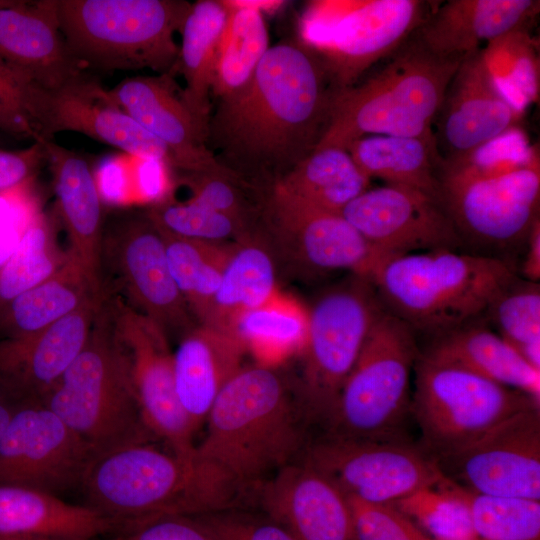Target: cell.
Listing matches in <instances>:
<instances>
[{"label": "cell", "instance_id": "obj_1", "mask_svg": "<svg viewBox=\"0 0 540 540\" xmlns=\"http://www.w3.org/2000/svg\"><path fill=\"white\" fill-rule=\"evenodd\" d=\"M335 90L298 37L270 46L248 84L209 116L207 148L228 172L270 190L319 144Z\"/></svg>", "mask_w": 540, "mask_h": 540}, {"label": "cell", "instance_id": "obj_2", "mask_svg": "<svg viewBox=\"0 0 540 540\" xmlns=\"http://www.w3.org/2000/svg\"><path fill=\"white\" fill-rule=\"evenodd\" d=\"M87 506L122 523L163 514L202 515L235 508L244 489L194 452L181 456L151 442L98 456L81 484Z\"/></svg>", "mask_w": 540, "mask_h": 540}, {"label": "cell", "instance_id": "obj_3", "mask_svg": "<svg viewBox=\"0 0 540 540\" xmlns=\"http://www.w3.org/2000/svg\"><path fill=\"white\" fill-rule=\"evenodd\" d=\"M274 366H243L223 387L195 452L244 490L296 461L304 444L302 416Z\"/></svg>", "mask_w": 540, "mask_h": 540}, {"label": "cell", "instance_id": "obj_4", "mask_svg": "<svg viewBox=\"0 0 540 540\" xmlns=\"http://www.w3.org/2000/svg\"><path fill=\"white\" fill-rule=\"evenodd\" d=\"M382 61L363 81L334 92L316 148L346 150L367 135L435 139V118L462 60L434 54L413 34Z\"/></svg>", "mask_w": 540, "mask_h": 540}, {"label": "cell", "instance_id": "obj_5", "mask_svg": "<svg viewBox=\"0 0 540 540\" xmlns=\"http://www.w3.org/2000/svg\"><path fill=\"white\" fill-rule=\"evenodd\" d=\"M516 276L512 261L441 249L391 258L372 283L385 311L434 338L482 317Z\"/></svg>", "mask_w": 540, "mask_h": 540}, {"label": "cell", "instance_id": "obj_6", "mask_svg": "<svg viewBox=\"0 0 540 540\" xmlns=\"http://www.w3.org/2000/svg\"><path fill=\"white\" fill-rule=\"evenodd\" d=\"M42 402L96 457L155 439L144 422L129 356L104 298L85 346Z\"/></svg>", "mask_w": 540, "mask_h": 540}, {"label": "cell", "instance_id": "obj_7", "mask_svg": "<svg viewBox=\"0 0 540 540\" xmlns=\"http://www.w3.org/2000/svg\"><path fill=\"white\" fill-rule=\"evenodd\" d=\"M64 39L83 68L176 73L183 0H57Z\"/></svg>", "mask_w": 540, "mask_h": 540}, {"label": "cell", "instance_id": "obj_8", "mask_svg": "<svg viewBox=\"0 0 540 540\" xmlns=\"http://www.w3.org/2000/svg\"><path fill=\"white\" fill-rule=\"evenodd\" d=\"M437 2L312 0L299 19L298 39L322 61L335 91L354 85L403 45Z\"/></svg>", "mask_w": 540, "mask_h": 540}, {"label": "cell", "instance_id": "obj_9", "mask_svg": "<svg viewBox=\"0 0 540 540\" xmlns=\"http://www.w3.org/2000/svg\"><path fill=\"white\" fill-rule=\"evenodd\" d=\"M418 356L413 331L384 310L340 389L326 421L328 434L401 439V427L411 408V370Z\"/></svg>", "mask_w": 540, "mask_h": 540}, {"label": "cell", "instance_id": "obj_10", "mask_svg": "<svg viewBox=\"0 0 540 540\" xmlns=\"http://www.w3.org/2000/svg\"><path fill=\"white\" fill-rule=\"evenodd\" d=\"M411 410L436 461L538 400L480 375L419 355Z\"/></svg>", "mask_w": 540, "mask_h": 540}, {"label": "cell", "instance_id": "obj_11", "mask_svg": "<svg viewBox=\"0 0 540 540\" xmlns=\"http://www.w3.org/2000/svg\"><path fill=\"white\" fill-rule=\"evenodd\" d=\"M384 308L373 283L354 278L323 294L308 310L303 403L327 421L366 337Z\"/></svg>", "mask_w": 540, "mask_h": 540}, {"label": "cell", "instance_id": "obj_12", "mask_svg": "<svg viewBox=\"0 0 540 540\" xmlns=\"http://www.w3.org/2000/svg\"><path fill=\"white\" fill-rule=\"evenodd\" d=\"M349 498L390 504L441 482L436 460L403 439H356L327 434L303 458Z\"/></svg>", "mask_w": 540, "mask_h": 540}, {"label": "cell", "instance_id": "obj_13", "mask_svg": "<svg viewBox=\"0 0 540 540\" xmlns=\"http://www.w3.org/2000/svg\"><path fill=\"white\" fill-rule=\"evenodd\" d=\"M108 274L112 290L122 293L116 296L166 334L191 329L190 310L170 273L163 237L147 213L124 216L104 227L101 279Z\"/></svg>", "mask_w": 540, "mask_h": 540}, {"label": "cell", "instance_id": "obj_14", "mask_svg": "<svg viewBox=\"0 0 540 540\" xmlns=\"http://www.w3.org/2000/svg\"><path fill=\"white\" fill-rule=\"evenodd\" d=\"M92 449L41 400L19 407L0 438V484L54 495L81 487Z\"/></svg>", "mask_w": 540, "mask_h": 540}, {"label": "cell", "instance_id": "obj_15", "mask_svg": "<svg viewBox=\"0 0 540 540\" xmlns=\"http://www.w3.org/2000/svg\"><path fill=\"white\" fill-rule=\"evenodd\" d=\"M114 332L127 351L144 422L168 450L181 456L195 452L193 426L175 389L173 352L166 332L120 297L105 294Z\"/></svg>", "mask_w": 540, "mask_h": 540}, {"label": "cell", "instance_id": "obj_16", "mask_svg": "<svg viewBox=\"0 0 540 540\" xmlns=\"http://www.w3.org/2000/svg\"><path fill=\"white\" fill-rule=\"evenodd\" d=\"M436 462L472 492L540 500V407L510 415Z\"/></svg>", "mask_w": 540, "mask_h": 540}, {"label": "cell", "instance_id": "obj_17", "mask_svg": "<svg viewBox=\"0 0 540 540\" xmlns=\"http://www.w3.org/2000/svg\"><path fill=\"white\" fill-rule=\"evenodd\" d=\"M30 115L36 141L53 140L65 131L77 132L127 154L162 159L173 168L167 147L127 115L108 90L84 71L55 89L33 84Z\"/></svg>", "mask_w": 540, "mask_h": 540}, {"label": "cell", "instance_id": "obj_18", "mask_svg": "<svg viewBox=\"0 0 540 540\" xmlns=\"http://www.w3.org/2000/svg\"><path fill=\"white\" fill-rule=\"evenodd\" d=\"M441 202L463 244L504 249L526 243L539 218L540 165L492 179L441 183Z\"/></svg>", "mask_w": 540, "mask_h": 540}, {"label": "cell", "instance_id": "obj_19", "mask_svg": "<svg viewBox=\"0 0 540 540\" xmlns=\"http://www.w3.org/2000/svg\"><path fill=\"white\" fill-rule=\"evenodd\" d=\"M340 213L389 258L463 244L442 202L411 188H369Z\"/></svg>", "mask_w": 540, "mask_h": 540}, {"label": "cell", "instance_id": "obj_20", "mask_svg": "<svg viewBox=\"0 0 540 540\" xmlns=\"http://www.w3.org/2000/svg\"><path fill=\"white\" fill-rule=\"evenodd\" d=\"M256 487L264 514L296 540H355L349 498L304 459Z\"/></svg>", "mask_w": 540, "mask_h": 540}, {"label": "cell", "instance_id": "obj_21", "mask_svg": "<svg viewBox=\"0 0 540 540\" xmlns=\"http://www.w3.org/2000/svg\"><path fill=\"white\" fill-rule=\"evenodd\" d=\"M266 215L281 235L296 244L299 257L322 272L350 270L371 282L389 259L341 215L272 190Z\"/></svg>", "mask_w": 540, "mask_h": 540}, {"label": "cell", "instance_id": "obj_22", "mask_svg": "<svg viewBox=\"0 0 540 540\" xmlns=\"http://www.w3.org/2000/svg\"><path fill=\"white\" fill-rule=\"evenodd\" d=\"M524 114L499 91L481 49L459 64L435 118L434 136L443 160L456 158L520 125Z\"/></svg>", "mask_w": 540, "mask_h": 540}, {"label": "cell", "instance_id": "obj_23", "mask_svg": "<svg viewBox=\"0 0 540 540\" xmlns=\"http://www.w3.org/2000/svg\"><path fill=\"white\" fill-rule=\"evenodd\" d=\"M173 74L126 78L109 95L137 124L169 150L185 173L222 167L206 144V126L192 113Z\"/></svg>", "mask_w": 540, "mask_h": 540}, {"label": "cell", "instance_id": "obj_24", "mask_svg": "<svg viewBox=\"0 0 540 540\" xmlns=\"http://www.w3.org/2000/svg\"><path fill=\"white\" fill-rule=\"evenodd\" d=\"M103 295L45 329L0 340V380L24 400H43L76 359L89 337Z\"/></svg>", "mask_w": 540, "mask_h": 540}, {"label": "cell", "instance_id": "obj_25", "mask_svg": "<svg viewBox=\"0 0 540 540\" xmlns=\"http://www.w3.org/2000/svg\"><path fill=\"white\" fill-rule=\"evenodd\" d=\"M0 56L43 89L58 88L84 69L61 32L57 0L0 5Z\"/></svg>", "mask_w": 540, "mask_h": 540}, {"label": "cell", "instance_id": "obj_26", "mask_svg": "<svg viewBox=\"0 0 540 540\" xmlns=\"http://www.w3.org/2000/svg\"><path fill=\"white\" fill-rule=\"evenodd\" d=\"M538 0H449L437 4L414 35L434 54L463 60L492 40L530 28Z\"/></svg>", "mask_w": 540, "mask_h": 540}, {"label": "cell", "instance_id": "obj_27", "mask_svg": "<svg viewBox=\"0 0 540 540\" xmlns=\"http://www.w3.org/2000/svg\"><path fill=\"white\" fill-rule=\"evenodd\" d=\"M40 141L45 147L46 165L52 174L56 194L55 211L70 242L68 253L81 265L93 289L103 294V204L92 168L83 157L53 140Z\"/></svg>", "mask_w": 540, "mask_h": 540}, {"label": "cell", "instance_id": "obj_28", "mask_svg": "<svg viewBox=\"0 0 540 540\" xmlns=\"http://www.w3.org/2000/svg\"><path fill=\"white\" fill-rule=\"evenodd\" d=\"M246 349L232 333L208 325L187 331L173 352L176 394L197 432L217 396L243 367Z\"/></svg>", "mask_w": 540, "mask_h": 540}, {"label": "cell", "instance_id": "obj_29", "mask_svg": "<svg viewBox=\"0 0 540 540\" xmlns=\"http://www.w3.org/2000/svg\"><path fill=\"white\" fill-rule=\"evenodd\" d=\"M118 524L87 505L38 489L0 484V536L89 540Z\"/></svg>", "mask_w": 540, "mask_h": 540}, {"label": "cell", "instance_id": "obj_30", "mask_svg": "<svg viewBox=\"0 0 540 540\" xmlns=\"http://www.w3.org/2000/svg\"><path fill=\"white\" fill-rule=\"evenodd\" d=\"M421 355L466 369L540 401V370L479 320L432 338Z\"/></svg>", "mask_w": 540, "mask_h": 540}, {"label": "cell", "instance_id": "obj_31", "mask_svg": "<svg viewBox=\"0 0 540 540\" xmlns=\"http://www.w3.org/2000/svg\"><path fill=\"white\" fill-rule=\"evenodd\" d=\"M346 150L368 179L378 178L441 201L443 159L435 139L367 135L351 142Z\"/></svg>", "mask_w": 540, "mask_h": 540}, {"label": "cell", "instance_id": "obj_32", "mask_svg": "<svg viewBox=\"0 0 540 540\" xmlns=\"http://www.w3.org/2000/svg\"><path fill=\"white\" fill-rule=\"evenodd\" d=\"M227 13L223 0H198L191 3L180 32L182 42L176 73H181L185 80L182 97L206 128L218 46Z\"/></svg>", "mask_w": 540, "mask_h": 540}, {"label": "cell", "instance_id": "obj_33", "mask_svg": "<svg viewBox=\"0 0 540 540\" xmlns=\"http://www.w3.org/2000/svg\"><path fill=\"white\" fill-rule=\"evenodd\" d=\"M97 295L103 294L93 289L81 265L68 253L60 268L17 297L0 315V340L37 333Z\"/></svg>", "mask_w": 540, "mask_h": 540}, {"label": "cell", "instance_id": "obj_34", "mask_svg": "<svg viewBox=\"0 0 540 540\" xmlns=\"http://www.w3.org/2000/svg\"><path fill=\"white\" fill-rule=\"evenodd\" d=\"M368 179L349 152L337 147L316 148L272 190L314 207L340 213L369 189Z\"/></svg>", "mask_w": 540, "mask_h": 540}, {"label": "cell", "instance_id": "obj_35", "mask_svg": "<svg viewBox=\"0 0 540 540\" xmlns=\"http://www.w3.org/2000/svg\"><path fill=\"white\" fill-rule=\"evenodd\" d=\"M228 8L220 38L211 93L219 100L243 89L270 48L263 13L239 0H223Z\"/></svg>", "mask_w": 540, "mask_h": 540}, {"label": "cell", "instance_id": "obj_36", "mask_svg": "<svg viewBox=\"0 0 540 540\" xmlns=\"http://www.w3.org/2000/svg\"><path fill=\"white\" fill-rule=\"evenodd\" d=\"M307 329L308 310L277 290L267 301L243 314L232 334L259 364L275 366L302 352Z\"/></svg>", "mask_w": 540, "mask_h": 540}, {"label": "cell", "instance_id": "obj_37", "mask_svg": "<svg viewBox=\"0 0 540 540\" xmlns=\"http://www.w3.org/2000/svg\"><path fill=\"white\" fill-rule=\"evenodd\" d=\"M274 267L261 247H235L225 267L208 314L201 323L232 333L238 319L275 292Z\"/></svg>", "mask_w": 540, "mask_h": 540}, {"label": "cell", "instance_id": "obj_38", "mask_svg": "<svg viewBox=\"0 0 540 540\" xmlns=\"http://www.w3.org/2000/svg\"><path fill=\"white\" fill-rule=\"evenodd\" d=\"M158 229L172 278L190 312L203 323L235 247L184 238Z\"/></svg>", "mask_w": 540, "mask_h": 540}, {"label": "cell", "instance_id": "obj_39", "mask_svg": "<svg viewBox=\"0 0 540 540\" xmlns=\"http://www.w3.org/2000/svg\"><path fill=\"white\" fill-rule=\"evenodd\" d=\"M55 208L41 210L18 248L0 267V315L21 294L52 275L68 258L57 245Z\"/></svg>", "mask_w": 540, "mask_h": 540}, {"label": "cell", "instance_id": "obj_40", "mask_svg": "<svg viewBox=\"0 0 540 540\" xmlns=\"http://www.w3.org/2000/svg\"><path fill=\"white\" fill-rule=\"evenodd\" d=\"M484 64L503 96L521 113L540 91L539 45L529 28L510 31L481 49Z\"/></svg>", "mask_w": 540, "mask_h": 540}, {"label": "cell", "instance_id": "obj_41", "mask_svg": "<svg viewBox=\"0 0 540 540\" xmlns=\"http://www.w3.org/2000/svg\"><path fill=\"white\" fill-rule=\"evenodd\" d=\"M393 505L433 540H478L466 488L447 476Z\"/></svg>", "mask_w": 540, "mask_h": 540}, {"label": "cell", "instance_id": "obj_42", "mask_svg": "<svg viewBox=\"0 0 540 540\" xmlns=\"http://www.w3.org/2000/svg\"><path fill=\"white\" fill-rule=\"evenodd\" d=\"M536 165L539 149L517 125L463 155L443 160L440 182L492 179Z\"/></svg>", "mask_w": 540, "mask_h": 540}, {"label": "cell", "instance_id": "obj_43", "mask_svg": "<svg viewBox=\"0 0 540 540\" xmlns=\"http://www.w3.org/2000/svg\"><path fill=\"white\" fill-rule=\"evenodd\" d=\"M484 316L527 362L540 370V285L517 275Z\"/></svg>", "mask_w": 540, "mask_h": 540}, {"label": "cell", "instance_id": "obj_44", "mask_svg": "<svg viewBox=\"0 0 540 540\" xmlns=\"http://www.w3.org/2000/svg\"><path fill=\"white\" fill-rule=\"evenodd\" d=\"M466 491L478 540H540V500Z\"/></svg>", "mask_w": 540, "mask_h": 540}, {"label": "cell", "instance_id": "obj_45", "mask_svg": "<svg viewBox=\"0 0 540 540\" xmlns=\"http://www.w3.org/2000/svg\"><path fill=\"white\" fill-rule=\"evenodd\" d=\"M147 214L166 232L195 240L221 242L240 236L245 228L232 217L190 199L179 202L168 198L152 206Z\"/></svg>", "mask_w": 540, "mask_h": 540}, {"label": "cell", "instance_id": "obj_46", "mask_svg": "<svg viewBox=\"0 0 540 540\" xmlns=\"http://www.w3.org/2000/svg\"><path fill=\"white\" fill-rule=\"evenodd\" d=\"M183 180L191 190L190 200L232 217L245 225L252 207L243 196V182L223 167L186 173Z\"/></svg>", "mask_w": 540, "mask_h": 540}, {"label": "cell", "instance_id": "obj_47", "mask_svg": "<svg viewBox=\"0 0 540 540\" xmlns=\"http://www.w3.org/2000/svg\"><path fill=\"white\" fill-rule=\"evenodd\" d=\"M349 501L355 540H433L394 505Z\"/></svg>", "mask_w": 540, "mask_h": 540}, {"label": "cell", "instance_id": "obj_48", "mask_svg": "<svg viewBox=\"0 0 540 540\" xmlns=\"http://www.w3.org/2000/svg\"><path fill=\"white\" fill-rule=\"evenodd\" d=\"M33 84L0 56V134L36 141L30 115Z\"/></svg>", "mask_w": 540, "mask_h": 540}, {"label": "cell", "instance_id": "obj_49", "mask_svg": "<svg viewBox=\"0 0 540 540\" xmlns=\"http://www.w3.org/2000/svg\"><path fill=\"white\" fill-rule=\"evenodd\" d=\"M196 517L215 540H296L265 514L254 515L236 507Z\"/></svg>", "mask_w": 540, "mask_h": 540}, {"label": "cell", "instance_id": "obj_50", "mask_svg": "<svg viewBox=\"0 0 540 540\" xmlns=\"http://www.w3.org/2000/svg\"><path fill=\"white\" fill-rule=\"evenodd\" d=\"M118 540H215L196 516L163 514L122 523Z\"/></svg>", "mask_w": 540, "mask_h": 540}, {"label": "cell", "instance_id": "obj_51", "mask_svg": "<svg viewBox=\"0 0 540 540\" xmlns=\"http://www.w3.org/2000/svg\"><path fill=\"white\" fill-rule=\"evenodd\" d=\"M94 182L103 205H135L131 173V154L124 152L103 157L92 169Z\"/></svg>", "mask_w": 540, "mask_h": 540}, {"label": "cell", "instance_id": "obj_52", "mask_svg": "<svg viewBox=\"0 0 540 540\" xmlns=\"http://www.w3.org/2000/svg\"><path fill=\"white\" fill-rule=\"evenodd\" d=\"M171 168L159 158L131 155L135 205L154 206L168 199L172 187Z\"/></svg>", "mask_w": 540, "mask_h": 540}, {"label": "cell", "instance_id": "obj_53", "mask_svg": "<svg viewBox=\"0 0 540 540\" xmlns=\"http://www.w3.org/2000/svg\"><path fill=\"white\" fill-rule=\"evenodd\" d=\"M46 150L42 141L19 150L0 149V193L14 189L32 179L46 164Z\"/></svg>", "mask_w": 540, "mask_h": 540}, {"label": "cell", "instance_id": "obj_54", "mask_svg": "<svg viewBox=\"0 0 540 540\" xmlns=\"http://www.w3.org/2000/svg\"><path fill=\"white\" fill-rule=\"evenodd\" d=\"M42 210L36 193L0 221V267L13 255L37 214Z\"/></svg>", "mask_w": 540, "mask_h": 540}, {"label": "cell", "instance_id": "obj_55", "mask_svg": "<svg viewBox=\"0 0 540 540\" xmlns=\"http://www.w3.org/2000/svg\"><path fill=\"white\" fill-rule=\"evenodd\" d=\"M525 257L520 266L523 279L539 283L540 280V218L533 223L526 240Z\"/></svg>", "mask_w": 540, "mask_h": 540}, {"label": "cell", "instance_id": "obj_56", "mask_svg": "<svg viewBox=\"0 0 540 540\" xmlns=\"http://www.w3.org/2000/svg\"><path fill=\"white\" fill-rule=\"evenodd\" d=\"M27 400L21 398L0 380V438L15 412Z\"/></svg>", "mask_w": 540, "mask_h": 540}, {"label": "cell", "instance_id": "obj_57", "mask_svg": "<svg viewBox=\"0 0 540 540\" xmlns=\"http://www.w3.org/2000/svg\"><path fill=\"white\" fill-rule=\"evenodd\" d=\"M34 179L9 191L0 193V221L4 219L18 204L33 195Z\"/></svg>", "mask_w": 540, "mask_h": 540}, {"label": "cell", "instance_id": "obj_58", "mask_svg": "<svg viewBox=\"0 0 540 540\" xmlns=\"http://www.w3.org/2000/svg\"><path fill=\"white\" fill-rule=\"evenodd\" d=\"M243 5L257 9L260 12H275L285 5V1L281 0H239Z\"/></svg>", "mask_w": 540, "mask_h": 540}, {"label": "cell", "instance_id": "obj_59", "mask_svg": "<svg viewBox=\"0 0 540 540\" xmlns=\"http://www.w3.org/2000/svg\"><path fill=\"white\" fill-rule=\"evenodd\" d=\"M0 540H60L40 537L0 536Z\"/></svg>", "mask_w": 540, "mask_h": 540}, {"label": "cell", "instance_id": "obj_60", "mask_svg": "<svg viewBox=\"0 0 540 540\" xmlns=\"http://www.w3.org/2000/svg\"><path fill=\"white\" fill-rule=\"evenodd\" d=\"M4 2H5V1H2V0H1V1H0V5H2Z\"/></svg>", "mask_w": 540, "mask_h": 540}, {"label": "cell", "instance_id": "obj_61", "mask_svg": "<svg viewBox=\"0 0 540 540\" xmlns=\"http://www.w3.org/2000/svg\"><path fill=\"white\" fill-rule=\"evenodd\" d=\"M1 140H2V138H1V134H0V144H1V142H2Z\"/></svg>", "mask_w": 540, "mask_h": 540}]
</instances>
